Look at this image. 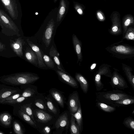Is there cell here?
<instances>
[{"label": "cell", "instance_id": "obj_1", "mask_svg": "<svg viewBox=\"0 0 134 134\" xmlns=\"http://www.w3.org/2000/svg\"><path fill=\"white\" fill-rule=\"evenodd\" d=\"M40 79L37 75L31 73H16L2 77L0 81L3 83L13 86L32 84Z\"/></svg>", "mask_w": 134, "mask_h": 134}, {"label": "cell", "instance_id": "obj_2", "mask_svg": "<svg viewBox=\"0 0 134 134\" xmlns=\"http://www.w3.org/2000/svg\"><path fill=\"white\" fill-rule=\"evenodd\" d=\"M122 40L110 45L105 49L113 56L121 59H131L134 57V47L122 43Z\"/></svg>", "mask_w": 134, "mask_h": 134}, {"label": "cell", "instance_id": "obj_3", "mask_svg": "<svg viewBox=\"0 0 134 134\" xmlns=\"http://www.w3.org/2000/svg\"><path fill=\"white\" fill-rule=\"evenodd\" d=\"M97 102L113 105L114 102L117 100L132 97L122 92L108 91L96 93Z\"/></svg>", "mask_w": 134, "mask_h": 134}, {"label": "cell", "instance_id": "obj_4", "mask_svg": "<svg viewBox=\"0 0 134 134\" xmlns=\"http://www.w3.org/2000/svg\"><path fill=\"white\" fill-rule=\"evenodd\" d=\"M111 67L110 65L106 64H102L100 66L94 78V81L97 91L101 90L104 88V84L101 81L102 75L110 78L111 77L112 73L110 69Z\"/></svg>", "mask_w": 134, "mask_h": 134}, {"label": "cell", "instance_id": "obj_5", "mask_svg": "<svg viewBox=\"0 0 134 134\" xmlns=\"http://www.w3.org/2000/svg\"><path fill=\"white\" fill-rule=\"evenodd\" d=\"M68 111L65 110L59 116L52 129H55L57 133H61L64 130L66 133L68 132L69 128V119Z\"/></svg>", "mask_w": 134, "mask_h": 134}, {"label": "cell", "instance_id": "obj_6", "mask_svg": "<svg viewBox=\"0 0 134 134\" xmlns=\"http://www.w3.org/2000/svg\"><path fill=\"white\" fill-rule=\"evenodd\" d=\"M110 18L112 25L110 28L109 30V33L114 36L121 34L122 33V30L120 14L116 11H114L111 14Z\"/></svg>", "mask_w": 134, "mask_h": 134}, {"label": "cell", "instance_id": "obj_7", "mask_svg": "<svg viewBox=\"0 0 134 134\" xmlns=\"http://www.w3.org/2000/svg\"><path fill=\"white\" fill-rule=\"evenodd\" d=\"M0 16L2 21L1 26L3 30L6 29L19 33V30L15 23L7 13L0 9Z\"/></svg>", "mask_w": 134, "mask_h": 134}, {"label": "cell", "instance_id": "obj_8", "mask_svg": "<svg viewBox=\"0 0 134 134\" xmlns=\"http://www.w3.org/2000/svg\"><path fill=\"white\" fill-rule=\"evenodd\" d=\"M112 73L110 84L113 88L124 90L128 87L127 84L122 76L119 73V70L114 68Z\"/></svg>", "mask_w": 134, "mask_h": 134}, {"label": "cell", "instance_id": "obj_9", "mask_svg": "<svg viewBox=\"0 0 134 134\" xmlns=\"http://www.w3.org/2000/svg\"><path fill=\"white\" fill-rule=\"evenodd\" d=\"M6 11L13 20H16L18 16L17 5L15 0H0Z\"/></svg>", "mask_w": 134, "mask_h": 134}, {"label": "cell", "instance_id": "obj_10", "mask_svg": "<svg viewBox=\"0 0 134 134\" xmlns=\"http://www.w3.org/2000/svg\"><path fill=\"white\" fill-rule=\"evenodd\" d=\"M21 89L13 86L0 84V103L2 104L7 98L14 94L22 93Z\"/></svg>", "mask_w": 134, "mask_h": 134}, {"label": "cell", "instance_id": "obj_11", "mask_svg": "<svg viewBox=\"0 0 134 134\" xmlns=\"http://www.w3.org/2000/svg\"><path fill=\"white\" fill-rule=\"evenodd\" d=\"M80 101L78 92L77 91H73L69 95L67 105L70 113L74 114L77 111Z\"/></svg>", "mask_w": 134, "mask_h": 134}, {"label": "cell", "instance_id": "obj_12", "mask_svg": "<svg viewBox=\"0 0 134 134\" xmlns=\"http://www.w3.org/2000/svg\"><path fill=\"white\" fill-rule=\"evenodd\" d=\"M32 109L35 119L38 122L43 124L47 123L53 118L52 115L45 110L40 109Z\"/></svg>", "mask_w": 134, "mask_h": 134}, {"label": "cell", "instance_id": "obj_13", "mask_svg": "<svg viewBox=\"0 0 134 134\" xmlns=\"http://www.w3.org/2000/svg\"><path fill=\"white\" fill-rule=\"evenodd\" d=\"M54 26V22L53 19H52L49 21L47 24L43 38V40L46 47H48L51 43Z\"/></svg>", "mask_w": 134, "mask_h": 134}, {"label": "cell", "instance_id": "obj_14", "mask_svg": "<svg viewBox=\"0 0 134 134\" xmlns=\"http://www.w3.org/2000/svg\"><path fill=\"white\" fill-rule=\"evenodd\" d=\"M12 106L14 107L13 113L14 115L18 116L34 128L38 129L36 124L29 115L23 112L16 106Z\"/></svg>", "mask_w": 134, "mask_h": 134}, {"label": "cell", "instance_id": "obj_15", "mask_svg": "<svg viewBox=\"0 0 134 134\" xmlns=\"http://www.w3.org/2000/svg\"><path fill=\"white\" fill-rule=\"evenodd\" d=\"M59 79L63 83L74 88H77L79 86L75 80L68 73H64L59 70L56 71Z\"/></svg>", "mask_w": 134, "mask_h": 134}, {"label": "cell", "instance_id": "obj_16", "mask_svg": "<svg viewBox=\"0 0 134 134\" xmlns=\"http://www.w3.org/2000/svg\"><path fill=\"white\" fill-rule=\"evenodd\" d=\"M20 86V88L22 91L21 96L32 97L38 93L37 86L31 84L23 85Z\"/></svg>", "mask_w": 134, "mask_h": 134}, {"label": "cell", "instance_id": "obj_17", "mask_svg": "<svg viewBox=\"0 0 134 134\" xmlns=\"http://www.w3.org/2000/svg\"><path fill=\"white\" fill-rule=\"evenodd\" d=\"M49 92L60 106L64 108L66 99L63 94L64 92L54 88L50 89Z\"/></svg>", "mask_w": 134, "mask_h": 134}, {"label": "cell", "instance_id": "obj_18", "mask_svg": "<svg viewBox=\"0 0 134 134\" xmlns=\"http://www.w3.org/2000/svg\"><path fill=\"white\" fill-rule=\"evenodd\" d=\"M14 105L16 106L23 112L29 115L35 123L36 124L33 113L32 104L31 102L27 103L24 101L21 103L12 106Z\"/></svg>", "mask_w": 134, "mask_h": 134}, {"label": "cell", "instance_id": "obj_19", "mask_svg": "<svg viewBox=\"0 0 134 134\" xmlns=\"http://www.w3.org/2000/svg\"><path fill=\"white\" fill-rule=\"evenodd\" d=\"M72 42L75 53L77 57V63H80L82 60V43L77 36L75 34L72 35Z\"/></svg>", "mask_w": 134, "mask_h": 134}, {"label": "cell", "instance_id": "obj_20", "mask_svg": "<svg viewBox=\"0 0 134 134\" xmlns=\"http://www.w3.org/2000/svg\"><path fill=\"white\" fill-rule=\"evenodd\" d=\"M28 44L36 54L37 57L38 64L40 67L46 66L43 59V57L39 47L30 41L29 39L26 40Z\"/></svg>", "mask_w": 134, "mask_h": 134}, {"label": "cell", "instance_id": "obj_21", "mask_svg": "<svg viewBox=\"0 0 134 134\" xmlns=\"http://www.w3.org/2000/svg\"><path fill=\"white\" fill-rule=\"evenodd\" d=\"M23 41V40L21 38L19 37L10 44L11 47L14 52L18 56L20 57L23 56L22 49Z\"/></svg>", "mask_w": 134, "mask_h": 134}, {"label": "cell", "instance_id": "obj_22", "mask_svg": "<svg viewBox=\"0 0 134 134\" xmlns=\"http://www.w3.org/2000/svg\"><path fill=\"white\" fill-rule=\"evenodd\" d=\"M49 55L51 58H53L54 62L57 65L59 70L66 73H68L62 66V65L59 58V54L57 51L52 45L50 49Z\"/></svg>", "mask_w": 134, "mask_h": 134}, {"label": "cell", "instance_id": "obj_23", "mask_svg": "<svg viewBox=\"0 0 134 134\" xmlns=\"http://www.w3.org/2000/svg\"><path fill=\"white\" fill-rule=\"evenodd\" d=\"M32 103L38 108L46 110L47 109L46 104V99L42 94L38 93L35 96Z\"/></svg>", "mask_w": 134, "mask_h": 134}, {"label": "cell", "instance_id": "obj_24", "mask_svg": "<svg viewBox=\"0 0 134 134\" xmlns=\"http://www.w3.org/2000/svg\"><path fill=\"white\" fill-rule=\"evenodd\" d=\"M12 118V115L6 111L0 113V125L5 127H11Z\"/></svg>", "mask_w": 134, "mask_h": 134}, {"label": "cell", "instance_id": "obj_25", "mask_svg": "<svg viewBox=\"0 0 134 134\" xmlns=\"http://www.w3.org/2000/svg\"><path fill=\"white\" fill-rule=\"evenodd\" d=\"M123 71L126 76L129 82L134 90V76L132 72L133 70L129 66L122 63Z\"/></svg>", "mask_w": 134, "mask_h": 134}, {"label": "cell", "instance_id": "obj_26", "mask_svg": "<svg viewBox=\"0 0 134 134\" xmlns=\"http://www.w3.org/2000/svg\"><path fill=\"white\" fill-rule=\"evenodd\" d=\"M45 98L46 105L49 111L54 115L58 116L59 113L58 107L55 104L54 102L49 95L45 97Z\"/></svg>", "mask_w": 134, "mask_h": 134}, {"label": "cell", "instance_id": "obj_27", "mask_svg": "<svg viewBox=\"0 0 134 134\" xmlns=\"http://www.w3.org/2000/svg\"><path fill=\"white\" fill-rule=\"evenodd\" d=\"M75 77L76 79L79 83L83 92L85 94L87 93L88 91L89 83L86 79L79 73H76Z\"/></svg>", "mask_w": 134, "mask_h": 134}, {"label": "cell", "instance_id": "obj_28", "mask_svg": "<svg viewBox=\"0 0 134 134\" xmlns=\"http://www.w3.org/2000/svg\"><path fill=\"white\" fill-rule=\"evenodd\" d=\"M134 24L133 16L130 14H127L123 17L122 21L123 36L129 27Z\"/></svg>", "mask_w": 134, "mask_h": 134}, {"label": "cell", "instance_id": "obj_29", "mask_svg": "<svg viewBox=\"0 0 134 134\" xmlns=\"http://www.w3.org/2000/svg\"><path fill=\"white\" fill-rule=\"evenodd\" d=\"M70 113V114L73 116L75 119L78 125L80 133L83 129V120L82 110L80 103L79 104L78 109L76 112L74 114Z\"/></svg>", "mask_w": 134, "mask_h": 134}, {"label": "cell", "instance_id": "obj_30", "mask_svg": "<svg viewBox=\"0 0 134 134\" xmlns=\"http://www.w3.org/2000/svg\"><path fill=\"white\" fill-rule=\"evenodd\" d=\"M25 57L26 59L30 63L37 66L38 60L37 55L32 50H29L26 52Z\"/></svg>", "mask_w": 134, "mask_h": 134}, {"label": "cell", "instance_id": "obj_31", "mask_svg": "<svg viewBox=\"0 0 134 134\" xmlns=\"http://www.w3.org/2000/svg\"><path fill=\"white\" fill-rule=\"evenodd\" d=\"M70 131L71 134H80V132L79 127L76 122V120L74 116L70 114Z\"/></svg>", "mask_w": 134, "mask_h": 134}, {"label": "cell", "instance_id": "obj_32", "mask_svg": "<svg viewBox=\"0 0 134 134\" xmlns=\"http://www.w3.org/2000/svg\"><path fill=\"white\" fill-rule=\"evenodd\" d=\"M134 103V98L132 97L116 100L114 102L113 106L115 107H119L128 105Z\"/></svg>", "mask_w": 134, "mask_h": 134}, {"label": "cell", "instance_id": "obj_33", "mask_svg": "<svg viewBox=\"0 0 134 134\" xmlns=\"http://www.w3.org/2000/svg\"><path fill=\"white\" fill-rule=\"evenodd\" d=\"M66 9V4L64 0H61L57 18V22L60 21L64 15Z\"/></svg>", "mask_w": 134, "mask_h": 134}, {"label": "cell", "instance_id": "obj_34", "mask_svg": "<svg viewBox=\"0 0 134 134\" xmlns=\"http://www.w3.org/2000/svg\"><path fill=\"white\" fill-rule=\"evenodd\" d=\"M96 103V106L99 109L105 112L111 113L116 110V108L115 107L110 106L104 103L98 102H97Z\"/></svg>", "mask_w": 134, "mask_h": 134}, {"label": "cell", "instance_id": "obj_35", "mask_svg": "<svg viewBox=\"0 0 134 134\" xmlns=\"http://www.w3.org/2000/svg\"><path fill=\"white\" fill-rule=\"evenodd\" d=\"M13 126L14 133L16 134H24L25 130L19 122L14 120L13 122Z\"/></svg>", "mask_w": 134, "mask_h": 134}, {"label": "cell", "instance_id": "obj_36", "mask_svg": "<svg viewBox=\"0 0 134 134\" xmlns=\"http://www.w3.org/2000/svg\"><path fill=\"white\" fill-rule=\"evenodd\" d=\"M122 39L134 41V28L131 26L128 27L124 35L123 36Z\"/></svg>", "mask_w": 134, "mask_h": 134}, {"label": "cell", "instance_id": "obj_37", "mask_svg": "<svg viewBox=\"0 0 134 134\" xmlns=\"http://www.w3.org/2000/svg\"><path fill=\"white\" fill-rule=\"evenodd\" d=\"M29 98L20 96L18 98L12 100H5L4 101L2 104H7L12 105L17 104L22 102Z\"/></svg>", "mask_w": 134, "mask_h": 134}, {"label": "cell", "instance_id": "obj_38", "mask_svg": "<svg viewBox=\"0 0 134 134\" xmlns=\"http://www.w3.org/2000/svg\"><path fill=\"white\" fill-rule=\"evenodd\" d=\"M123 124L126 127L134 130V120L132 117L129 116L125 118Z\"/></svg>", "mask_w": 134, "mask_h": 134}, {"label": "cell", "instance_id": "obj_39", "mask_svg": "<svg viewBox=\"0 0 134 134\" xmlns=\"http://www.w3.org/2000/svg\"><path fill=\"white\" fill-rule=\"evenodd\" d=\"M43 57V59L45 64L50 68H53L54 67V62L51 58L48 55L44 54Z\"/></svg>", "mask_w": 134, "mask_h": 134}, {"label": "cell", "instance_id": "obj_40", "mask_svg": "<svg viewBox=\"0 0 134 134\" xmlns=\"http://www.w3.org/2000/svg\"><path fill=\"white\" fill-rule=\"evenodd\" d=\"M96 15L98 20L100 21H103L105 20V17L103 12L99 10L96 12Z\"/></svg>", "mask_w": 134, "mask_h": 134}, {"label": "cell", "instance_id": "obj_41", "mask_svg": "<svg viewBox=\"0 0 134 134\" xmlns=\"http://www.w3.org/2000/svg\"><path fill=\"white\" fill-rule=\"evenodd\" d=\"M22 93H16L6 98L4 100H12L15 99L21 96Z\"/></svg>", "mask_w": 134, "mask_h": 134}, {"label": "cell", "instance_id": "obj_42", "mask_svg": "<svg viewBox=\"0 0 134 134\" xmlns=\"http://www.w3.org/2000/svg\"><path fill=\"white\" fill-rule=\"evenodd\" d=\"M75 9L78 13L80 15H82L83 14L84 9L81 5L76 4L74 6Z\"/></svg>", "mask_w": 134, "mask_h": 134}, {"label": "cell", "instance_id": "obj_43", "mask_svg": "<svg viewBox=\"0 0 134 134\" xmlns=\"http://www.w3.org/2000/svg\"><path fill=\"white\" fill-rule=\"evenodd\" d=\"M52 128L49 126H46L44 127L41 131V133L44 134H49L50 133Z\"/></svg>", "mask_w": 134, "mask_h": 134}, {"label": "cell", "instance_id": "obj_44", "mask_svg": "<svg viewBox=\"0 0 134 134\" xmlns=\"http://www.w3.org/2000/svg\"><path fill=\"white\" fill-rule=\"evenodd\" d=\"M5 49V45L0 42V51H2Z\"/></svg>", "mask_w": 134, "mask_h": 134}, {"label": "cell", "instance_id": "obj_45", "mask_svg": "<svg viewBox=\"0 0 134 134\" xmlns=\"http://www.w3.org/2000/svg\"><path fill=\"white\" fill-rule=\"evenodd\" d=\"M97 65L96 63H93L92 64L90 67V69L91 70H92Z\"/></svg>", "mask_w": 134, "mask_h": 134}, {"label": "cell", "instance_id": "obj_46", "mask_svg": "<svg viewBox=\"0 0 134 134\" xmlns=\"http://www.w3.org/2000/svg\"><path fill=\"white\" fill-rule=\"evenodd\" d=\"M2 23V20L1 19L0 16V26L1 25Z\"/></svg>", "mask_w": 134, "mask_h": 134}, {"label": "cell", "instance_id": "obj_47", "mask_svg": "<svg viewBox=\"0 0 134 134\" xmlns=\"http://www.w3.org/2000/svg\"><path fill=\"white\" fill-rule=\"evenodd\" d=\"M4 133L3 132L0 131V134H4Z\"/></svg>", "mask_w": 134, "mask_h": 134}, {"label": "cell", "instance_id": "obj_48", "mask_svg": "<svg viewBox=\"0 0 134 134\" xmlns=\"http://www.w3.org/2000/svg\"><path fill=\"white\" fill-rule=\"evenodd\" d=\"M134 113V110H133V112L132 113V114H133Z\"/></svg>", "mask_w": 134, "mask_h": 134}, {"label": "cell", "instance_id": "obj_49", "mask_svg": "<svg viewBox=\"0 0 134 134\" xmlns=\"http://www.w3.org/2000/svg\"><path fill=\"white\" fill-rule=\"evenodd\" d=\"M57 0H54V2H56Z\"/></svg>", "mask_w": 134, "mask_h": 134}]
</instances>
